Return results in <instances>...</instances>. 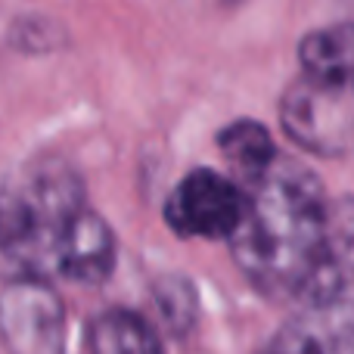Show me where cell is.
Masks as SVG:
<instances>
[{
	"mask_svg": "<svg viewBox=\"0 0 354 354\" xmlns=\"http://www.w3.org/2000/svg\"><path fill=\"white\" fill-rule=\"evenodd\" d=\"M326 212L330 199L317 174L295 159L277 156L249 183L243 218L227 243L258 292L277 301H324Z\"/></svg>",
	"mask_w": 354,
	"mask_h": 354,
	"instance_id": "6da1fadb",
	"label": "cell"
},
{
	"mask_svg": "<svg viewBox=\"0 0 354 354\" xmlns=\"http://www.w3.org/2000/svg\"><path fill=\"white\" fill-rule=\"evenodd\" d=\"M84 208V183L62 159L22 168L0 189V277L22 280L56 274L66 224Z\"/></svg>",
	"mask_w": 354,
	"mask_h": 354,
	"instance_id": "7a4b0ae2",
	"label": "cell"
},
{
	"mask_svg": "<svg viewBox=\"0 0 354 354\" xmlns=\"http://www.w3.org/2000/svg\"><path fill=\"white\" fill-rule=\"evenodd\" d=\"M280 124L295 147L342 159L354 149V87H333L301 75L280 100Z\"/></svg>",
	"mask_w": 354,
	"mask_h": 354,
	"instance_id": "3957f363",
	"label": "cell"
},
{
	"mask_svg": "<svg viewBox=\"0 0 354 354\" xmlns=\"http://www.w3.org/2000/svg\"><path fill=\"white\" fill-rule=\"evenodd\" d=\"M0 339L10 354H66V305L50 280H3Z\"/></svg>",
	"mask_w": 354,
	"mask_h": 354,
	"instance_id": "277c9868",
	"label": "cell"
},
{
	"mask_svg": "<svg viewBox=\"0 0 354 354\" xmlns=\"http://www.w3.org/2000/svg\"><path fill=\"white\" fill-rule=\"evenodd\" d=\"M245 208V193L230 177L196 168L168 193L165 221L177 236L230 239Z\"/></svg>",
	"mask_w": 354,
	"mask_h": 354,
	"instance_id": "5b68a950",
	"label": "cell"
},
{
	"mask_svg": "<svg viewBox=\"0 0 354 354\" xmlns=\"http://www.w3.org/2000/svg\"><path fill=\"white\" fill-rule=\"evenodd\" d=\"M258 354H354V301H308Z\"/></svg>",
	"mask_w": 354,
	"mask_h": 354,
	"instance_id": "8992f818",
	"label": "cell"
},
{
	"mask_svg": "<svg viewBox=\"0 0 354 354\" xmlns=\"http://www.w3.org/2000/svg\"><path fill=\"white\" fill-rule=\"evenodd\" d=\"M115 233L112 227L91 208H81L66 224L56 249V274L68 277L84 286H100L115 270Z\"/></svg>",
	"mask_w": 354,
	"mask_h": 354,
	"instance_id": "52a82bcc",
	"label": "cell"
},
{
	"mask_svg": "<svg viewBox=\"0 0 354 354\" xmlns=\"http://www.w3.org/2000/svg\"><path fill=\"white\" fill-rule=\"evenodd\" d=\"M301 72L333 87H354V25L339 22L317 28L299 44Z\"/></svg>",
	"mask_w": 354,
	"mask_h": 354,
	"instance_id": "ba28073f",
	"label": "cell"
},
{
	"mask_svg": "<svg viewBox=\"0 0 354 354\" xmlns=\"http://www.w3.org/2000/svg\"><path fill=\"white\" fill-rule=\"evenodd\" d=\"M354 283V196L330 202L324 243V299L342 295Z\"/></svg>",
	"mask_w": 354,
	"mask_h": 354,
	"instance_id": "9c48e42d",
	"label": "cell"
},
{
	"mask_svg": "<svg viewBox=\"0 0 354 354\" xmlns=\"http://www.w3.org/2000/svg\"><path fill=\"white\" fill-rule=\"evenodd\" d=\"M91 354H162L156 330L134 311L112 308L93 317L91 324Z\"/></svg>",
	"mask_w": 354,
	"mask_h": 354,
	"instance_id": "30bf717a",
	"label": "cell"
},
{
	"mask_svg": "<svg viewBox=\"0 0 354 354\" xmlns=\"http://www.w3.org/2000/svg\"><path fill=\"white\" fill-rule=\"evenodd\" d=\"M218 147L224 153V159L233 165V171L245 180H255L274 165L277 159V147H274V137L268 134V128L258 122H233L227 124L224 131L218 134Z\"/></svg>",
	"mask_w": 354,
	"mask_h": 354,
	"instance_id": "8fae6325",
	"label": "cell"
},
{
	"mask_svg": "<svg viewBox=\"0 0 354 354\" xmlns=\"http://www.w3.org/2000/svg\"><path fill=\"white\" fill-rule=\"evenodd\" d=\"M156 299H159L162 314L168 317V324H174V330H180L183 324H189V311H193V292H189L187 283L168 280L156 289Z\"/></svg>",
	"mask_w": 354,
	"mask_h": 354,
	"instance_id": "7c38bea8",
	"label": "cell"
}]
</instances>
